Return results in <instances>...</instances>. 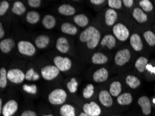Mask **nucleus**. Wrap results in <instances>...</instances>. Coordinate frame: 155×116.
<instances>
[{
	"label": "nucleus",
	"instance_id": "48",
	"mask_svg": "<svg viewBox=\"0 0 155 116\" xmlns=\"http://www.w3.org/2000/svg\"><path fill=\"white\" fill-rule=\"evenodd\" d=\"M79 116H91V115H89L87 114V113H86L83 112V113H80V115H79Z\"/></svg>",
	"mask_w": 155,
	"mask_h": 116
},
{
	"label": "nucleus",
	"instance_id": "6",
	"mask_svg": "<svg viewBox=\"0 0 155 116\" xmlns=\"http://www.w3.org/2000/svg\"><path fill=\"white\" fill-rule=\"evenodd\" d=\"M59 71L55 65H47L42 68L41 75L47 81H51L57 77L59 74Z\"/></svg>",
	"mask_w": 155,
	"mask_h": 116
},
{
	"label": "nucleus",
	"instance_id": "47",
	"mask_svg": "<svg viewBox=\"0 0 155 116\" xmlns=\"http://www.w3.org/2000/svg\"><path fill=\"white\" fill-rule=\"evenodd\" d=\"M4 35V30L3 29L2 23H0V38H2Z\"/></svg>",
	"mask_w": 155,
	"mask_h": 116
},
{
	"label": "nucleus",
	"instance_id": "13",
	"mask_svg": "<svg viewBox=\"0 0 155 116\" xmlns=\"http://www.w3.org/2000/svg\"><path fill=\"white\" fill-rule=\"evenodd\" d=\"M130 42L132 48L137 51H140L143 49V45L140 35L137 34H134L130 36Z\"/></svg>",
	"mask_w": 155,
	"mask_h": 116
},
{
	"label": "nucleus",
	"instance_id": "1",
	"mask_svg": "<svg viewBox=\"0 0 155 116\" xmlns=\"http://www.w3.org/2000/svg\"><path fill=\"white\" fill-rule=\"evenodd\" d=\"M100 33L95 27L90 26L79 35V40L82 42H86L88 49H95L100 41Z\"/></svg>",
	"mask_w": 155,
	"mask_h": 116
},
{
	"label": "nucleus",
	"instance_id": "18",
	"mask_svg": "<svg viewBox=\"0 0 155 116\" xmlns=\"http://www.w3.org/2000/svg\"><path fill=\"white\" fill-rule=\"evenodd\" d=\"M132 15L138 23H145L147 21V15L140 8H135L134 9Z\"/></svg>",
	"mask_w": 155,
	"mask_h": 116
},
{
	"label": "nucleus",
	"instance_id": "52",
	"mask_svg": "<svg viewBox=\"0 0 155 116\" xmlns=\"http://www.w3.org/2000/svg\"><path fill=\"white\" fill-rule=\"evenodd\" d=\"M154 4H155V1H154Z\"/></svg>",
	"mask_w": 155,
	"mask_h": 116
},
{
	"label": "nucleus",
	"instance_id": "25",
	"mask_svg": "<svg viewBox=\"0 0 155 116\" xmlns=\"http://www.w3.org/2000/svg\"><path fill=\"white\" fill-rule=\"evenodd\" d=\"M91 61L94 64L96 65H102V64H104L108 61V57L104 54L97 52L95 53L92 56L91 58Z\"/></svg>",
	"mask_w": 155,
	"mask_h": 116
},
{
	"label": "nucleus",
	"instance_id": "5",
	"mask_svg": "<svg viewBox=\"0 0 155 116\" xmlns=\"http://www.w3.org/2000/svg\"><path fill=\"white\" fill-rule=\"evenodd\" d=\"M54 63L56 68L61 72L69 70L72 67V61L69 58L63 56H56L54 58Z\"/></svg>",
	"mask_w": 155,
	"mask_h": 116
},
{
	"label": "nucleus",
	"instance_id": "17",
	"mask_svg": "<svg viewBox=\"0 0 155 116\" xmlns=\"http://www.w3.org/2000/svg\"><path fill=\"white\" fill-rule=\"evenodd\" d=\"M15 46V42L11 38H6L2 40L0 42V49L2 52L7 54L12 50Z\"/></svg>",
	"mask_w": 155,
	"mask_h": 116
},
{
	"label": "nucleus",
	"instance_id": "35",
	"mask_svg": "<svg viewBox=\"0 0 155 116\" xmlns=\"http://www.w3.org/2000/svg\"><path fill=\"white\" fill-rule=\"evenodd\" d=\"M7 72L5 68H2L0 70V87L2 88H6L7 85Z\"/></svg>",
	"mask_w": 155,
	"mask_h": 116
},
{
	"label": "nucleus",
	"instance_id": "20",
	"mask_svg": "<svg viewBox=\"0 0 155 116\" xmlns=\"http://www.w3.org/2000/svg\"><path fill=\"white\" fill-rule=\"evenodd\" d=\"M133 101L132 95L130 93H124L120 95L117 98V102L120 105L122 106H127L130 105Z\"/></svg>",
	"mask_w": 155,
	"mask_h": 116
},
{
	"label": "nucleus",
	"instance_id": "32",
	"mask_svg": "<svg viewBox=\"0 0 155 116\" xmlns=\"http://www.w3.org/2000/svg\"><path fill=\"white\" fill-rule=\"evenodd\" d=\"M26 19L28 22L34 25L40 20V15L36 11H29L26 15Z\"/></svg>",
	"mask_w": 155,
	"mask_h": 116
},
{
	"label": "nucleus",
	"instance_id": "36",
	"mask_svg": "<svg viewBox=\"0 0 155 116\" xmlns=\"http://www.w3.org/2000/svg\"><path fill=\"white\" fill-rule=\"evenodd\" d=\"M139 5L143 11L150 12L153 10V4L149 0H141L139 2Z\"/></svg>",
	"mask_w": 155,
	"mask_h": 116
},
{
	"label": "nucleus",
	"instance_id": "38",
	"mask_svg": "<svg viewBox=\"0 0 155 116\" xmlns=\"http://www.w3.org/2000/svg\"><path fill=\"white\" fill-rule=\"evenodd\" d=\"M67 88L71 93H74L77 91L78 88V82L75 78H72L71 80L67 84Z\"/></svg>",
	"mask_w": 155,
	"mask_h": 116
},
{
	"label": "nucleus",
	"instance_id": "28",
	"mask_svg": "<svg viewBox=\"0 0 155 116\" xmlns=\"http://www.w3.org/2000/svg\"><path fill=\"white\" fill-rule=\"evenodd\" d=\"M126 84L130 86L131 88L136 89L140 85V81L138 77L135 76L129 75L126 77L125 79Z\"/></svg>",
	"mask_w": 155,
	"mask_h": 116
},
{
	"label": "nucleus",
	"instance_id": "51",
	"mask_svg": "<svg viewBox=\"0 0 155 116\" xmlns=\"http://www.w3.org/2000/svg\"><path fill=\"white\" fill-rule=\"evenodd\" d=\"M111 116H118V115H111Z\"/></svg>",
	"mask_w": 155,
	"mask_h": 116
},
{
	"label": "nucleus",
	"instance_id": "37",
	"mask_svg": "<svg viewBox=\"0 0 155 116\" xmlns=\"http://www.w3.org/2000/svg\"><path fill=\"white\" fill-rule=\"evenodd\" d=\"M94 93V86L93 84H89L83 91V96L84 98L89 99L93 96Z\"/></svg>",
	"mask_w": 155,
	"mask_h": 116
},
{
	"label": "nucleus",
	"instance_id": "30",
	"mask_svg": "<svg viewBox=\"0 0 155 116\" xmlns=\"http://www.w3.org/2000/svg\"><path fill=\"white\" fill-rule=\"evenodd\" d=\"M26 11V8L22 2L17 1L14 2L13 8H12V12L17 15H22L23 13H25Z\"/></svg>",
	"mask_w": 155,
	"mask_h": 116
},
{
	"label": "nucleus",
	"instance_id": "24",
	"mask_svg": "<svg viewBox=\"0 0 155 116\" xmlns=\"http://www.w3.org/2000/svg\"><path fill=\"white\" fill-rule=\"evenodd\" d=\"M148 65V60L147 58L140 56L138 58L135 62V68L139 72H143L146 70L147 65Z\"/></svg>",
	"mask_w": 155,
	"mask_h": 116
},
{
	"label": "nucleus",
	"instance_id": "2",
	"mask_svg": "<svg viewBox=\"0 0 155 116\" xmlns=\"http://www.w3.org/2000/svg\"><path fill=\"white\" fill-rule=\"evenodd\" d=\"M67 99V93L63 89H55L51 92L48 96L49 101L54 105H61Z\"/></svg>",
	"mask_w": 155,
	"mask_h": 116
},
{
	"label": "nucleus",
	"instance_id": "10",
	"mask_svg": "<svg viewBox=\"0 0 155 116\" xmlns=\"http://www.w3.org/2000/svg\"><path fill=\"white\" fill-rule=\"evenodd\" d=\"M84 112L91 116H99L101 114V108L97 104L91 101L89 104H85L83 106Z\"/></svg>",
	"mask_w": 155,
	"mask_h": 116
},
{
	"label": "nucleus",
	"instance_id": "11",
	"mask_svg": "<svg viewBox=\"0 0 155 116\" xmlns=\"http://www.w3.org/2000/svg\"><path fill=\"white\" fill-rule=\"evenodd\" d=\"M138 104L141 108L142 112L145 115H149L151 113V103L147 96L140 97L138 100Z\"/></svg>",
	"mask_w": 155,
	"mask_h": 116
},
{
	"label": "nucleus",
	"instance_id": "22",
	"mask_svg": "<svg viewBox=\"0 0 155 116\" xmlns=\"http://www.w3.org/2000/svg\"><path fill=\"white\" fill-rule=\"evenodd\" d=\"M58 11L63 15L70 16L75 13V8L69 4H62L58 8Z\"/></svg>",
	"mask_w": 155,
	"mask_h": 116
},
{
	"label": "nucleus",
	"instance_id": "31",
	"mask_svg": "<svg viewBox=\"0 0 155 116\" xmlns=\"http://www.w3.org/2000/svg\"><path fill=\"white\" fill-rule=\"evenodd\" d=\"M74 22L77 24V25H79V27H84L88 24V19L84 14H79V15H75L74 18Z\"/></svg>",
	"mask_w": 155,
	"mask_h": 116
},
{
	"label": "nucleus",
	"instance_id": "46",
	"mask_svg": "<svg viewBox=\"0 0 155 116\" xmlns=\"http://www.w3.org/2000/svg\"><path fill=\"white\" fill-rule=\"evenodd\" d=\"M146 70L150 71V72H152V73H155V68L152 67L151 65H149V64L147 65Z\"/></svg>",
	"mask_w": 155,
	"mask_h": 116
},
{
	"label": "nucleus",
	"instance_id": "26",
	"mask_svg": "<svg viewBox=\"0 0 155 116\" xmlns=\"http://www.w3.org/2000/svg\"><path fill=\"white\" fill-rule=\"evenodd\" d=\"M61 31L63 33L66 34H69V35H75L77 34V27L74 26L72 24L68 23V22H65L63 23L61 25Z\"/></svg>",
	"mask_w": 155,
	"mask_h": 116
},
{
	"label": "nucleus",
	"instance_id": "41",
	"mask_svg": "<svg viewBox=\"0 0 155 116\" xmlns=\"http://www.w3.org/2000/svg\"><path fill=\"white\" fill-rule=\"evenodd\" d=\"M9 8V3L7 1H2L0 3V15L2 16Z\"/></svg>",
	"mask_w": 155,
	"mask_h": 116
},
{
	"label": "nucleus",
	"instance_id": "14",
	"mask_svg": "<svg viewBox=\"0 0 155 116\" xmlns=\"http://www.w3.org/2000/svg\"><path fill=\"white\" fill-rule=\"evenodd\" d=\"M105 23L107 26H112L116 23L118 19V13L112 8H109L105 13Z\"/></svg>",
	"mask_w": 155,
	"mask_h": 116
},
{
	"label": "nucleus",
	"instance_id": "23",
	"mask_svg": "<svg viewBox=\"0 0 155 116\" xmlns=\"http://www.w3.org/2000/svg\"><path fill=\"white\" fill-rule=\"evenodd\" d=\"M42 24L45 29H53L56 25V19L51 15H47L43 18L42 20Z\"/></svg>",
	"mask_w": 155,
	"mask_h": 116
},
{
	"label": "nucleus",
	"instance_id": "43",
	"mask_svg": "<svg viewBox=\"0 0 155 116\" xmlns=\"http://www.w3.org/2000/svg\"><path fill=\"white\" fill-rule=\"evenodd\" d=\"M21 116H37V115L34 111L27 110V111H24V112L22 113Z\"/></svg>",
	"mask_w": 155,
	"mask_h": 116
},
{
	"label": "nucleus",
	"instance_id": "44",
	"mask_svg": "<svg viewBox=\"0 0 155 116\" xmlns=\"http://www.w3.org/2000/svg\"><path fill=\"white\" fill-rule=\"evenodd\" d=\"M134 2L133 0H123V4L126 7H127V8H130V7L133 6Z\"/></svg>",
	"mask_w": 155,
	"mask_h": 116
},
{
	"label": "nucleus",
	"instance_id": "49",
	"mask_svg": "<svg viewBox=\"0 0 155 116\" xmlns=\"http://www.w3.org/2000/svg\"><path fill=\"white\" fill-rule=\"evenodd\" d=\"M43 116H54L53 115H51V114H50V115H43Z\"/></svg>",
	"mask_w": 155,
	"mask_h": 116
},
{
	"label": "nucleus",
	"instance_id": "15",
	"mask_svg": "<svg viewBox=\"0 0 155 116\" xmlns=\"http://www.w3.org/2000/svg\"><path fill=\"white\" fill-rule=\"evenodd\" d=\"M99 100L101 104L106 107H110L113 105L111 94L107 91H102L99 94Z\"/></svg>",
	"mask_w": 155,
	"mask_h": 116
},
{
	"label": "nucleus",
	"instance_id": "33",
	"mask_svg": "<svg viewBox=\"0 0 155 116\" xmlns=\"http://www.w3.org/2000/svg\"><path fill=\"white\" fill-rule=\"evenodd\" d=\"M143 37L150 46L152 47L155 45V34L152 31H146L144 32Z\"/></svg>",
	"mask_w": 155,
	"mask_h": 116
},
{
	"label": "nucleus",
	"instance_id": "3",
	"mask_svg": "<svg viewBox=\"0 0 155 116\" xmlns=\"http://www.w3.org/2000/svg\"><path fill=\"white\" fill-rule=\"evenodd\" d=\"M113 33L114 35L120 41H125L130 37V31L125 25L118 23L113 27Z\"/></svg>",
	"mask_w": 155,
	"mask_h": 116
},
{
	"label": "nucleus",
	"instance_id": "39",
	"mask_svg": "<svg viewBox=\"0 0 155 116\" xmlns=\"http://www.w3.org/2000/svg\"><path fill=\"white\" fill-rule=\"evenodd\" d=\"M108 5L112 9H120L122 8L123 1L121 0H109Z\"/></svg>",
	"mask_w": 155,
	"mask_h": 116
},
{
	"label": "nucleus",
	"instance_id": "8",
	"mask_svg": "<svg viewBox=\"0 0 155 116\" xmlns=\"http://www.w3.org/2000/svg\"><path fill=\"white\" fill-rule=\"evenodd\" d=\"M131 58V53L129 49H124L119 50L115 56L114 61L117 65L123 66L130 61Z\"/></svg>",
	"mask_w": 155,
	"mask_h": 116
},
{
	"label": "nucleus",
	"instance_id": "16",
	"mask_svg": "<svg viewBox=\"0 0 155 116\" xmlns=\"http://www.w3.org/2000/svg\"><path fill=\"white\" fill-rule=\"evenodd\" d=\"M56 47L60 52L67 53L70 49V45L68 40L64 37H61L56 41Z\"/></svg>",
	"mask_w": 155,
	"mask_h": 116
},
{
	"label": "nucleus",
	"instance_id": "40",
	"mask_svg": "<svg viewBox=\"0 0 155 116\" xmlns=\"http://www.w3.org/2000/svg\"><path fill=\"white\" fill-rule=\"evenodd\" d=\"M23 90L25 92H27V93L35 94L37 93V86L36 85L33 84V85H27L25 84L23 85Z\"/></svg>",
	"mask_w": 155,
	"mask_h": 116
},
{
	"label": "nucleus",
	"instance_id": "12",
	"mask_svg": "<svg viewBox=\"0 0 155 116\" xmlns=\"http://www.w3.org/2000/svg\"><path fill=\"white\" fill-rule=\"evenodd\" d=\"M108 77H109V72L104 68H100V69L95 71L93 76V80L97 83L104 82L107 81Z\"/></svg>",
	"mask_w": 155,
	"mask_h": 116
},
{
	"label": "nucleus",
	"instance_id": "42",
	"mask_svg": "<svg viewBox=\"0 0 155 116\" xmlns=\"http://www.w3.org/2000/svg\"><path fill=\"white\" fill-rule=\"evenodd\" d=\"M28 4L33 8H38L41 5V0H29Z\"/></svg>",
	"mask_w": 155,
	"mask_h": 116
},
{
	"label": "nucleus",
	"instance_id": "9",
	"mask_svg": "<svg viewBox=\"0 0 155 116\" xmlns=\"http://www.w3.org/2000/svg\"><path fill=\"white\" fill-rule=\"evenodd\" d=\"M18 105L15 100H9L4 104L2 113L4 116H12L18 111Z\"/></svg>",
	"mask_w": 155,
	"mask_h": 116
},
{
	"label": "nucleus",
	"instance_id": "34",
	"mask_svg": "<svg viewBox=\"0 0 155 116\" xmlns=\"http://www.w3.org/2000/svg\"><path fill=\"white\" fill-rule=\"evenodd\" d=\"M40 78L39 75L33 68L28 70L25 74V79L27 81H37Z\"/></svg>",
	"mask_w": 155,
	"mask_h": 116
},
{
	"label": "nucleus",
	"instance_id": "4",
	"mask_svg": "<svg viewBox=\"0 0 155 116\" xmlns=\"http://www.w3.org/2000/svg\"><path fill=\"white\" fill-rule=\"evenodd\" d=\"M18 49L19 52L23 55L32 56L36 53V48L31 42L29 41H22L18 44Z\"/></svg>",
	"mask_w": 155,
	"mask_h": 116
},
{
	"label": "nucleus",
	"instance_id": "27",
	"mask_svg": "<svg viewBox=\"0 0 155 116\" xmlns=\"http://www.w3.org/2000/svg\"><path fill=\"white\" fill-rule=\"evenodd\" d=\"M110 94L114 97H118L122 91V85L119 81H114L110 85Z\"/></svg>",
	"mask_w": 155,
	"mask_h": 116
},
{
	"label": "nucleus",
	"instance_id": "45",
	"mask_svg": "<svg viewBox=\"0 0 155 116\" xmlns=\"http://www.w3.org/2000/svg\"><path fill=\"white\" fill-rule=\"evenodd\" d=\"M91 3L93 4H95V5H100V4H102L104 2V0H91Z\"/></svg>",
	"mask_w": 155,
	"mask_h": 116
},
{
	"label": "nucleus",
	"instance_id": "19",
	"mask_svg": "<svg viewBox=\"0 0 155 116\" xmlns=\"http://www.w3.org/2000/svg\"><path fill=\"white\" fill-rule=\"evenodd\" d=\"M116 38L114 35L111 34H108L104 35V37L103 38L102 41H101V45L102 47H107L109 49H113L116 46Z\"/></svg>",
	"mask_w": 155,
	"mask_h": 116
},
{
	"label": "nucleus",
	"instance_id": "7",
	"mask_svg": "<svg viewBox=\"0 0 155 116\" xmlns=\"http://www.w3.org/2000/svg\"><path fill=\"white\" fill-rule=\"evenodd\" d=\"M7 78L13 84H21L25 79V74L19 69H11L7 73Z\"/></svg>",
	"mask_w": 155,
	"mask_h": 116
},
{
	"label": "nucleus",
	"instance_id": "21",
	"mask_svg": "<svg viewBox=\"0 0 155 116\" xmlns=\"http://www.w3.org/2000/svg\"><path fill=\"white\" fill-rule=\"evenodd\" d=\"M50 42V38L46 35H41L38 36L35 40V44H36L38 48L43 49L48 45Z\"/></svg>",
	"mask_w": 155,
	"mask_h": 116
},
{
	"label": "nucleus",
	"instance_id": "29",
	"mask_svg": "<svg viewBox=\"0 0 155 116\" xmlns=\"http://www.w3.org/2000/svg\"><path fill=\"white\" fill-rule=\"evenodd\" d=\"M60 113L61 116H75L74 108L70 104H64L60 108Z\"/></svg>",
	"mask_w": 155,
	"mask_h": 116
},
{
	"label": "nucleus",
	"instance_id": "50",
	"mask_svg": "<svg viewBox=\"0 0 155 116\" xmlns=\"http://www.w3.org/2000/svg\"><path fill=\"white\" fill-rule=\"evenodd\" d=\"M154 103H155V99H154Z\"/></svg>",
	"mask_w": 155,
	"mask_h": 116
}]
</instances>
